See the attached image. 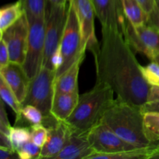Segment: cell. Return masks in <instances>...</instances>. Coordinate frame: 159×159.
Returning <instances> with one entry per match:
<instances>
[{
  "instance_id": "cell-1",
  "label": "cell",
  "mask_w": 159,
  "mask_h": 159,
  "mask_svg": "<svg viewBox=\"0 0 159 159\" xmlns=\"http://www.w3.org/2000/svg\"><path fill=\"white\" fill-rule=\"evenodd\" d=\"M93 55L96 82L107 84L117 98L129 103L142 107L147 102L151 85L120 31L102 28V40Z\"/></svg>"
},
{
  "instance_id": "cell-2",
  "label": "cell",
  "mask_w": 159,
  "mask_h": 159,
  "mask_svg": "<svg viewBox=\"0 0 159 159\" xmlns=\"http://www.w3.org/2000/svg\"><path fill=\"white\" fill-rule=\"evenodd\" d=\"M144 116L141 107L116 98L102 121L125 141L138 148H146L155 144L146 135Z\"/></svg>"
},
{
  "instance_id": "cell-3",
  "label": "cell",
  "mask_w": 159,
  "mask_h": 159,
  "mask_svg": "<svg viewBox=\"0 0 159 159\" xmlns=\"http://www.w3.org/2000/svg\"><path fill=\"white\" fill-rule=\"evenodd\" d=\"M114 92L107 84L96 82L90 91L79 95L77 106L65 120L73 132L88 134L102 120L106 112L114 101Z\"/></svg>"
},
{
  "instance_id": "cell-4",
  "label": "cell",
  "mask_w": 159,
  "mask_h": 159,
  "mask_svg": "<svg viewBox=\"0 0 159 159\" xmlns=\"http://www.w3.org/2000/svg\"><path fill=\"white\" fill-rule=\"evenodd\" d=\"M61 63L56 71V78L69 69L81 57L85 55L82 49V34L77 13L72 2L68 0V17L60 44Z\"/></svg>"
},
{
  "instance_id": "cell-5",
  "label": "cell",
  "mask_w": 159,
  "mask_h": 159,
  "mask_svg": "<svg viewBox=\"0 0 159 159\" xmlns=\"http://www.w3.org/2000/svg\"><path fill=\"white\" fill-rule=\"evenodd\" d=\"M56 71L42 66L40 71L30 79L27 93L21 106L32 105L38 108L44 119L53 116L51 107L54 96Z\"/></svg>"
},
{
  "instance_id": "cell-6",
  "label": "cell",
  "mask_w": 159,
  "mask_h": 159,
  "mask_svg": "<svg viewBox=\"0 0 159 159\" xmlns=\"http://www.w3.org/2000/svg\"><path fill=\"white\" fill-rule=\"evenodd\" d=\"M68 4H47L45 46L43 66L54 69L52 57L60 48L68 17Z\"/></svg>"
},
{
  "instance_id": "cell-7",
  "label": "cell",
  "mask_w": 159,
  "mask_h": 159,
  "mask_svg": "<svg viewBox=\"0 0 159 159\" xmlns=\"http://www.w3.org/2000/svg\"><path fill=\"white\" fill-rule=\"evenodd\" d=\"M29 36L23 68L30 79H33L43 66L45 46V18H27Z\"/></svg>"
},
{
  "instance_id": "cell-8",
  "label": "cell",
  "mask_w": 159,
  "mask_h": 159,
  "mask_svg": "<svg viewBox=\"0 0 159 159\" xmlns=\"http://www.w3.org/2000/svg\"><path fill=\"white\" fill-rule=\"evenodd\" d=\"M123 34L132 50L151 60L159 51V30L149 23L135 26L126 18Z\"/></svg>"
},
{
  "instance_id": "cell-9",
  "label": "cell",
  "mask_w": 159,
  "mask_h": 159,
  "mask_svg": "<svg viewBox=\"0 0 159 159\" xmlns=\"http://www.w3.org/2000/svg\"><path fill=\"white\" fill-rule=\"evenodd\" d=\"M29 36V22L23 14L15 23L3 31L1 39L5 40L9 48L10 61L23 65L26 58Z\"/></svg>"
},
{
  "instance_id": "cell-10",
  "label": "cell",
  "mask_w": 159,
  "mask_h": 159,
  "mask_svg": "<svg viewBox=\"0 0 159 159\" xmlns=\"http://www.w3.org/2000/svg\"><path fill=\"white\" fill-rule=\"evenodd\" d=\"M88 139L95 153H115L138 148L120 138L102 121L89 130Z\"/></svg>"
},
{
  "instance_id": "cell-11",
  "label": "cell",
  "mask_w": 159,
  "mask_h": 159,
  "mask_svg": "<svg viewBox=\"0 0 159 159\" xmlns=\"http://www.w3.org/2000/svg\"><path fill=\"white\" fill-rule=\"evenodd\" d=\"M77 13L82 34V49L89 50L94 54L99 48L95 32V17L96 16L92 0H71Z\"/></svg>"
},
{
  "instance_id": "cell-12",
  "label": "cell",
  "mask_w": 159,
  "mask_h": 159,
  "mask_svg": "<svg viewBox=\"0 0 159 159\" xmlns=\"http://www.w3.org/2000/svg\"><path fill=\"white\" fill-rule=\"evenodd\" d=\"M48 129V138L47 142L42 147L40 158H54L65 146L72 130L65 121L57 120L54 116L44 119Z\"/></svg>"
},
{
  "instance_id": "cell-13",
  "label": "cell",
  "mask_w": 159,
  "mask_h": 159,
  "mask_svg": "<svg viewBox=\"0 0 159 159\" xmlns=\"http://www.w3.org/2000/svg\"><path fill=\"white\" fill-rule=\"evenodd\" d=\"M96 17L100 21L102 28L120 31L123 34L126 16L121 0H92Z\"/></svg>"
},
{
  "instance_id": "cell-14",
  "label": "cell",
  "mask_w": 159,
  "mask_h": 159,
  "mask_svg": "<svg viewBox=\"0 0 159 159\" xmlns=\"http://www.w3.org/2000/svg\"><path fill=\"white\" fill-rule=\"evenodd\" d=\"M0 75L7 82L20 103H22L26 97L30 82L23 65L9 61L7 65L0 68Z\"/></svg>"
},
{
  "instance_id": "cell-15",
  "label": "cell",
  "mask_w": 159,
  "mask_h": 159,
  "mask_svg": "<svg viewBox=\"0 0 159 159\" xmlns=\"http://www.w3.org/2000/svg\"><path fill=\"white\" fill-rule=\"evenodd\" d=\"M94 153L88 139V134L72 131L62 150L54 159H88Z\"/></svg>"
},
{
  "instance_id": "cell-16",
  "label": "cell",
  "mask_w": 159,
  "mask_h": 159,
  "mask_svg": "<svg viewBox=\"0 0 159 159\" xmlns=\"http://www.w3.org/2000/svg\"><path fill=\"white\" fill-rule=\"evenodd\" d=\"M79 99V93H54L51 115L57 120L65 121L73 113Z\"/></svg>"
},
{
  "instance_id": "cell-17",
  "label": "cell",
  "mask_w": 159,
  "mask_h": 159,
  "mask_svg": "<svg viewBox=\"0 0 159 159\" xmlns=\"http://www.w3.org/2000/svg\"><path fill=\"white\" fill-rule=\"evenodd\" d=\"M85 56L81 57L65 73L56 78L54 82V93H79V69L85 58Z\"/></svg>"
},
{
  "instance_id": "cell-18",
  "label": "cell",
  "mask_w": 159,
  "mask_h": 159,
  "mask_svg": "<svg viewBox=\"0 0 159 159\" xmlns=\"http://www.w3.org/2000/svg\"><path fill=\"white\" fill-rule=\"evenodd\" d=\"M126 18L135 26L148 23L149 16L138 0H121Z\"/></svg>"
},
{
  "instance_id": "cell-19",
  "label": "cell",
  "mask_w": 159,
  "mask_h": 159,
  "mask_svg": "<svg viewBox=\"0 0 159 159\" xmlns=\"http://www.w3.org/2000/svg\"><path fill=\"white\" fill-rule=\"evenodd\" d=\"M24 14L20 2L17 1L12 4L5 6L0 9V32L15 23Z\"/></svg>"
},
{
  "instance_id": "cell-20",
  "label": "cell",
  "mask_w": 159,
  "mask_h": 159,
  "mask_svg": "<svg viewBox=\"0 0 159 159\" xmlns=\"http://www.w3.org/2000/svg\"><path fill=\"white\" fill-rule=\"evenodd\" d=\"M151 148H135L129 151L115 152V153H94L88 159H149Z\"/></svg>"
},
{
  "instance_id": "cell-21",
  "label": "cell",
  "mask_w": 159,
  "mask_h": 159,
  "mask_svg": "<svg viewBox=\"0 0 159 159\" xmlns=\"http://www.w3.org/2000/svg\"><path fill=\"white\" fill-rule=\"evenodd\" d=\"M43 113L38 108L32 105H26L22 107L20 116L16 120V125L20 124L22 121H25L30 127L34 125L43 124Z\"/></svg>"
},
{
  "instance_id": "cell-22",
  "label": "cell",
  "mask_w": 159,
  "mask_h": 159,
  "mask_svg": "<svg viewBox=\"0 0 159 159\" xmlns=\"http://www.w3.org/2000/svg\"><path fill=\"white\" fill-rule=\"evenodd\" d=\"M27 18H45L47 0H19Z\"/></svg>"
},
{
  "instance_id": "cell-23",
  "label": "cell",
  "mask_w": 159,
  "mask_h": 159,
  "mask_svg": "<svg viewBox=\"0 0 159 159\" xmlns=\"http://www.w3.org/2000/svg\"><path fill=\"white\" fill-rule=\"evenodd\" d=\"M0 95H1L2 100L13 110L16 115V117H19L21 113V103L17 99L14 92L11 89L7 82L1 75H0Z\"/></svg>"
},
{
  "instance_id": "cell-24",
  "label": "cell",
  "mask_w": 159,
  "mask_h": 159,
  "mask_svg": "<svg viewBox=\"0 0 159 159\" xmlns=\"http://www.w3.org/2000/svg\"><path fill=\"white\" fill-rule=\"evenodd\" d=\"M144 124L145 133L153 144L159 141V113L148 112L144 113Z\"/></svg>"
},
{
  "instance_id": "cell-25",
  "label": "cell",
  "mask_w": 159,
  "mask_h": 159,
  "mask_svg": "<svg viewBox=\"0 0 159 159\" xmlns=\"http://www.w3.org/2000/svg\"><path fill=\"white\" fill-rule=\"evenodd\" d=\"M9 138L12 148L14 150L17 151L31 140L30 130L27 127L16 125L11 127Z\"/></svg>"
},
{
  "instance_id": "cell-26",
  "label": "cell",
  "mask_w": 159,
  "mask_h": 159,
  "mask_svg": "<svg viewBox=\"0 0 159 159\" xmlns=\"http://www.w3.org/2000/svg\"><path fill=\"white\" fill-rule=\"evenodd\" d=\"M16 152L20 159H39L41 152V148L30 140L18 149Z\"/></svg>"
},
{
  "instance_id": "cell-27",
  "label": "cell",
  "mask_w": 159,
  "mask_h": 159,
  "mask_svg": "<svg viewBox=\"0 0 159 159\" xmlns=\"http://www.w3.org/2000/svg\"><path fill=\"white\" fill-rule=\"evenodd\" d=\"M141 71L149 85L159 86V65L156 62L152 61L146 66H141Z\"/></svg>"
},
{
  "instance_id": "cell-28",
  "label": "cell",
  "mask_w": 159,
  "mask_h": 159,
  "mask_svg": "<svg viewBox=\"0 0 159 159\" xmlns=\"http://www.w3.org/2000/svg\"><path fill=\"white\" fill-rule=\"evenodd\" d=\"M31 141L42 148L48 138V129L43 124H37L30 127Z\"/></svg>"
},
{
  "instance_id": "cell-29",
  "label": "cell",
  "mask_w": 159,
  "mask_h": 159,
  "mask_svg": "<svg viewBox=\"0 0 159 159\" xmlns=\"http://www.w3.org/2000/svg\"><path fill=\"white\" fill-rule=\"evenodd\" d=\"M5 102L1 101V110H0V132L9 136L10 130L12 126L10 125L9 119H8L7 113L5 110Z\"/></svg>"
},
{
  "instance_id": "cell-30",
  "label": "cell",
  "mask_w": 159,
  "mask_h": 159,
  "mask_svg": "<svg viewBox=\"0 0 159 159\" xmlns=\"http://www.w3.org/2000/svg\"><path fill=\"white\" fill-rule=\"evenodd\" d=\"M138 2L141 5L145 12L148 14L149 20L150 17L156 13L158 11L157 0H138Z\"/></svg>"
},
{
  "instance_id": "cell-31",
  "label": "cell",
  "mask_w": 159,
  "mask_h": 159,
  "mask_svg": "<svg viewBox=\"0 0 159 159\" xmlns=\"http://www.w3.org/2000/svg\"><path fill=\"white\" fill-rule=\"evenodd\" d=\"M9 61H10V59H9V48L5 40L1 39L0 40V68L7 65Z\"/></svg>"
},
{
  "instance_id": "cell-32",
  "label": "cell",
  "mask_w": 159,
  "mask_h": 159,
  "mask_svg": "<svg viewBox=\"0 0 159 159\" xmlns=\"http://www.w3.org/2000/svg\"><path fill=\"white\" fill-rule=\"evenodd\" d=\"M0 158L1 159H12L20 158L18 153L14 149L0 147Z\"/></svg>"
},
{
  "instance_id": "cell-33",
  "label": "cell",
  "mask_w": 159,
  "mask_h": 159,
  "mask_svg": "<svg viewBox=\"0 0 159 159\" xmlns=\"http://www.w3.org/2000/svg\"><path fill=\"white\" fill-rule=\"evenodd\" d=\"M159 102V86L151 85L148 92L147 102Z\"/></svg>"
},
{
  "instance_id": "cell-34",
  "label": "cell",
  "mask_w": 159,
  "mask_h": 159,
  "mask_svg": "<svg viewBox=\"0 0 159 159\" xmlns=\"http://www.w3.org/2000/svg\"><path fill=\"white\" fill-rule=\"evenodd\" d=\"M143 113H148V112H155L159 113V102H146L141 107Z\"/></svg>"
},
{
  "instance_id": "cell-35",
  "label": "cell",
  "mask_w": 159,
  "mask_h": 159,
  "mask_svg": "<svg viewBox=\"0 0 159 159\" xmlns=\"http://www.w3.org/2000/svg\"><path fill=\"white\" fill-rule=\"evenodd\" d=\"M0 147L13 149L9 136H8V135L5 134L3 133H1V132H0Z\"/></svg>"
},
{
  "instance_id": "cell-36",
  "label": "cell",
  "mask_w": 159,
  "mask_h": 159,
  "mask_svg": "<svg viewBox=\"0 0 159 159\" xmlns=\"http://www.w3.org/2000/svg\"><path fill=\"white\" fill-rule=\"evenodd\" d=\"M68 0H47L48 5H64L68 4Z\"/></svg>"
},
{
  "instance_id": "cell-37",
  "label": "cell",
  "mask_w": 159,
  "mask_h": 159,
  "mask_svg": "<svg viewBox=\"0 0 159 159\" xmlns=\"http://www.w3.org/2000/svg\"><path fill=\"white\" fill-rule=\"evenodd\" d=\"M152 61L156 62V63L159 65V51L158 52L155 53V55H154V57H153V58H152Z\"/></svg>"
}]
</instances>
